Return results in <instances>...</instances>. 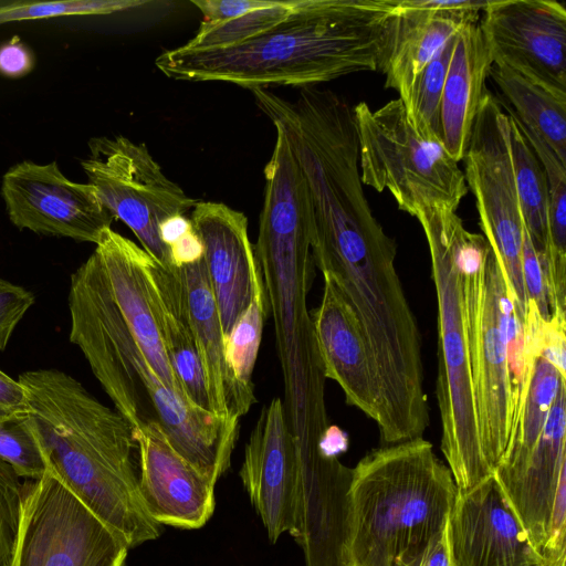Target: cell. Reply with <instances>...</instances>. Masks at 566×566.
<instances>
[{
	"label": "cell",
	"instance_id": "cell-31",
	"mask_svg": "<svg viewBox=\"0 0 566 566\" xmlns=\"http://www.w3.org/2000/svg\"><path fill=\"white\" fill-rule=\"evenodd\" d=\"M0 461L19 478L41 479L48 471L36 428L30 413L0 421Z\"/></svg>",
	"mask_w": 566,
	"mask_h": 566
},
{
	"label": "cell",
	"instance_id": "cell-9",
	"mask_svg": "<svg viewBox=\"0 0 566 566\" xmlns=\"http://www.w3.org/2000/svg\"><path fill=\"white\" fill-rule=\"evenodd\" d=\"M462 160L483 237L496 255L507 297L524 324L528 306L522 268L525 227L511 159L509 117L488 90Z\"/></svg>",
	"mask_w": 566,
	"mask_h": 566
},
{
	"label": "cell",
	"instance_id": "cell-38",
	"mask_svg": "<svg viewBox=\"0 0 566 566\" xmlns=\"http://www.w3.org/2000/svg\"><path fill=\"white\" fill-rule=\"evenodd\" d=\"M30 412L24 386L0 370V421Z\"/></svg>",
	"mask_w": 566,
	"mask_h": 566
},
{
	"label": "cell",
	"instance_id": "cell-30",
	"mask_svg": "<svg viewBox=\"0 0 566 566\" xmlns=\"http://www.w3.org/2000/svg\"><path fill=\"white\" fill-rule=\"evenodd\" d=\"M268 304L264 285L237 319L226 337V357L235 378L245 387L254 388L252 374L258 358Z\"/></svg>",
	"mask_w": 566,
	"mask_h": 566
},
{
	"label": "cell",
	"instance_id": "cell-1",
	"mask_svg": "<svg viewBox=\"0 0 566 566\" xmlns=\"http://www.w3.org/2000/svg\"><path fill=\"white\" fill-rule=\"evenodd\" d=\"M264 178L253 248L273 319L286 424L296 454L302 455L319 450L329 423L326 378L307 304L315 275L311 205L302 170L285 140L275 142Z\"/></svg>",
	"mask_w": 566,
	"mask_h": 566
},
{
	"label": "cell",
	"instance_id": "cell-4",
	"mask_svg": "<svg viewBox=\"0 0 566 566\" xmlns=\"http://www.w3.org/2000/svg\"><path fill=\"white\" fill-rule=\"evenodd\" d=\"M38 436L53 472L134 548L160 535L142 500L134 429L116 410L56 369L23 373Z\"/></svg>",
	"mask_w": 566,
	"mask_h": 566
},
{
	"label": "cell",
	"instance_id": "cell-39",
	"mask_svg": "<svg viewBox=\"0 0 566 566\" xmlns=\"http://www.w3.org/2000/svg\"><path fill=\"white\" fill-rule=\"evenodd\" d=\"M169 252L171 265L176 269L193 264L203 258V244L193 226L169 247Z\"/></svg>",
	"mask_w": 566,
	"mask_h": 566
},
{
	"label": "cell",
	"instance_id": "cell-15",
	"mask_svg": "<svg viewBox=\"0 0 566 566\" xmlns=\"http://www.w3.org/2000/svg\"><path fill=\"white\" fill-rule=\"evenodd\" d=\"M250 501L275 543L296 526L297 455L281 397L263 407L244 449L239 472Z\"/></svg>",
	"mask_w": 566,
	"mask_h": 566
},
{
	"label": "cell",
	"instance_id": "cell-29",
	"mask_svg": "<svg viewBox=\"0 0 566 566\" xmlns=\"http://www.w3.org/2000/svg\"><path fill=\"white\" fill-rule=\"evenodd\" d=\"M300 0H279L237 18L209 23L201 22L199 30L187 43L191 50H211L233 46L266 31L285 19L298 4Z\"/></svg>",
	"mask_w": 566,
	"mask_h": 566
},
{
	"label": "cell",
	"instance_id": "cell-26",
	"mask_svg": "<svg viewBox=\"0 0 566 566\" xmlns=\"http://www.w3.org/2000/svg\"><path fill=\"white\" fill-rule=\"evenodd\" d=\"M562 381L566 378L551 361L543 356L535 359L525 403L499 465L518 462L535 447Z\"/></svg>",
	"mask_w": 566,
	"mask_h": 566
},
{
	"label": "cell",
	"instance_id": "cell-5",
	"mask_svg": "<svg viewBox=\"0 0 566 566\" xmlns=\"http://www.w3.org/2000/svg\"><path fill=\"white\" fill-rule=\"evenodd\" d=\"M457 494L450 469L423 437L369 451L353 468L350 566H418Z\"/></svg>",
	"mask_w": 566,
	"mask_h": 566
},
{
	"label": "cell",
	"instance_id": "cell-2",
	"mask_svg": "<svg viewBox=\"0 0 566 566\" xmlns=\"http://www.w3.org/2000/svg\"><path fill=\"white\" fill-rule=\"evenodd\" d=\"M394 0H300L282 21L240 44L178 46L155 60L167 77L227 82L245 88L313 86L379 71Z\"/></svg>",
	"mask_w": 566,
	"mask_h": 566
},
{
	"label": "cell",
	"instance_id": "cell-17",
	"mask_svg": "<svg viewBox=\"0 0 566 566\" xmlns=\"http://www.w3.org/2000/svg\"><path fill=\"white\" fill-rule=\"evenodd\" d=\"M190 220L203 244V260L226 338L255 293L263 289L248 219L224 203L197 201Z\"/></svg>",
	"mask_w": 566,
	"mask_h": 566
},
{
	"label": "cell",
	"instance_id": "cell-16",
	"mask_svg": "<svg viewBox=\"0 0 566 566\" xmlns=\"http://www.w3.org/2000/svg\"><path fill=\"white\" fill-rule=\"evenodd\" d=\"M142 500L158 524L202 527L216 506V484L171 447L157 421L134 429Z\"/></svg>",
	"mask_w": 566,
	"mask_h": 566
},
{
	"label": "cell",
	"instance_id": "cell-25",
	"mask_svg": "<svg viewBox=\"0 0 566 566\" xmlns=\"http://www.w3.org/2000/svg\"><path fill=\"white\" fill-rule=\"evenodd\" d=\"M490 75L518 122L566 163V98L504 66H492Z\"/></svg>",
	"mask_w": 566,
	"mask_h": 566
},
{
	"label": "cell",
	"instance_id": "cell-33",
	"mask_svg": "<svg viewBox=\"0 0 566 566\" xmlns=\"http://www.w3.org/2000/svg\"><path fill=\"white\" fill-rule=\"evenodd\" d=\"M0 461V566H9L18 530L24 482Z\"/></svg>",
	"mask_w": 566,
	"mask_h": 566
},
{
	"label": "cell",
	"instance_id": "cell-37",
	"mask_svg": "<svg viewBox=\"0 0 566 566\" xmlns=\"http://www.w3.org/2000/svg\"><path fill=\"white\" fill-rule=\"evenodd\" d=\"M34 62L32 51L18 36L0 45V74L4 76H24L32 71Z\"/></svg>",
	"mask_w": 566,
	"mask_h": 566
},
{
	"label": "cell",
	"instance_id": "cell-10",
	"mask_svg": "<svg viewBox=\"0 0 566 566\" xmlns=\"http://www.w3.org/2000/svg\"><path fill=\"white\" fill-rule=\"evenodd\" d=\"M128 549L50 470L24 482L9 566H125Z\"/></svg>",
	"mask_w": 566,
	"mask_h": 566
},
{
	"label": "cell",
	"instance_id": "cell-18",
	"mask_svg": "<svg viewBox=\"0 0 566 566\" xmlns=\"http://www.w3.org/2000/svg\"><path fill=\"white\" fill-rule=\"evenodd\" d=\"M323 279L322 300L312 318L325 378L337 382L349 406L376 421L379 391L360 324L335 282L326 274Z\"/></svg>",
	"mask_w": 566,
	"mask_h": 566
},
{
	"label": "cell",
	"instance_id": "cell-36",
	"mask_svg": "<svg viewBox=\"0 0 566 566\" xmlns=\"http://www.w3.org/2000/svg\"><path fill=\"white\" fill-rule=\"evenodd\" d=\"M273 0H191L201 12L202 22L216 23L227 21L248 12L265 8Z\"/></svg>",
	"mask_w": 566,
	"mask_h": 566
},
{
	"label": "cell",
	"instance_id": "cell-13",
	"mask_svg": "<svg viewBox=\"0 0 566 566\" xmlns=\"http://www.w3.org/2000/svg\"><path fill=\"white\" fill-rule=\"evenodd\" d=\"M1 195L19 229L97 244L115 219L91 184L67 179L55 161H21L3 175Z\"/></svg>",
	"mask_w": 566,
	"mask_h": 566
},
{
	"label": "cell",
	"instance_id": "cell-8",
	"mask_svg": "<svg viewBox=\"0 0 566 566\" xmlns=\"http://www.w3.org/2000/svg\"><path fill=\"white\" fill-rule=\"evenodd\" d=\"M463 287L480 441L493 474L511 434L509 318L513 306L496 255L483 234L471 232Z\"/></svg>",
	"mask_w": 566,
	"mask_h": 566
},
{
	"label": "cell",
	"instance_id": "cell-43",
	"mask_svg": "<svg viewBox=\"0 0 566 566\" xmlns=\"http://www.w3.org/2000/svg\"><path fill=\"white\" fill-rule=\"evenodd\" d=\"M559 566H566V564H562V565H559Z\"/></svg>",
	"mask_w": 566,
	"mask_h": 566
},
{
	"label": "cell",
	"instance_id": "cell-42",
	"mask_svg": "<svg viewBox=\"0 0 566 566\" xmlns=\"http://www.w3.org/2000/svg\"><path fill=\"white\" fill-rule=\"evenodd\" d=\"M319 449L328 457H336L347 449V436L336 426H331L319 441Z\"/></svg>",
	"mask_w": 566,
	"mask_h": 566
},
{
	"label": "cell",
	"instance_id": "cell-23",
	"mask_svg": "<svg viewBox=\"0 0 566 566\" xmlns=\"http://www.w3.org/2000/svg\"><path fill=\"white\" fill-rule=\"evenodd\" d=\"M492 66L479 22L465 24L454 39L440 104L441 143L458 163L463 159L470 144Z\"/></svg>",
	"mask_w": 566,
	"mask_h": 566
},
{
	"label": "cell",
	"instance_id": "cell-11",
	"mask_svg": "<svg viewBox=\"0 0 566 566\" xmlns=\"http://www.w3.org/2000/svg\"><path fill=\"white\" fill-rule=\"evenodd\" d=\"M88 147L81 166L105 208L153 259L172 268L159 227L174 216H186L197 201L164 174L145 144L116 135L93 138Z\"/></svg>",
	"mask_w": 566,
	"mask_h": 566
},
{
	"label": "cell",
	"instance_id": "cell-21",
	"mask_svg": "<svg viewBox=\"0 0 566 566\" xmlns=\"http://www.w3.org/2000/svg\"><path fill=\"white\" fill-rule=\"evenodd\" d=\"M379 71L385 86L395 90L406 106L416 77L437 52L465 24L479 22L478 13L426 9L411 0H394Z\"/></svg>",
	"mask_w": 566,
	"mask_h": 566
},
{
	"label": "cell",
	"instance_id": "cell-32",
	"mask_svg": "<svg viewBox=\"0 0 566 566\" xmlns=\"http://www.w3.org/2000/svg\"><path fill=\"white\" fill-rule=\"evenodd\" d=\"M149 3L145 0L11 1L0 4V24L66 15L109 14Z\"/></svg>",
	"mask_w": 566,
	"mask_h": 566
},
{
	"label": "cell",
	"instance_id": "cell-22",
	"mask_svg": "<svg viewBox=\"0 0 566 566\" xmlns=\"http://www.w3.org/2000/svg\"><path fill=\"white\" fill-rule=\"evenodd\" d=\"M145 271L154 316L170 367L187 400L211 412L187 297L177 269L161 265L147 253Z\"/></svg>",
	"mask_w": 566,
	"mask_h": 566
},
{
	"label": "cell",
	"instance_id": "cell-28",
	"mask_svg": "<svg viewBox=\"0 0 566 566\" xmlns=\"http://www.w3.org/2000/svg\"><path fill=\"white\" fill-rule=\"evenodd\" d=\"M516 120L547 178L549 261L556 272L563 273L566 271V163L541 137Z\"/></svg>",
	"mask_w": 566,
	"mask_h": 566
},
{
	"label": "cell",
	"instance_id": "cell-34",
	"mask_svg": "<svg viewBox=\"0 0 566 566\" xmlns=\"http://www.w3.org/2000/svg\"><path fill=\"white\" fill-rule=\"evenodd\" d=\"M33 303L31 292L0 279V352L7 347L15 326Z\"/></svg>",
	"mask_w": 566,
	"mask_h": 566
},
{
	"label": "cell",
	"instance_id": "cell-41",
	"mask_svg": "<svg viewBox=\"0 0 566 566\" xmlns=\"http://www.w3.org/2000/svg\"><path fill=\"white\" fill-rule=\"evenodd\" d=\"M192 228L190 218L184 214L174 216L165 220L159 227L161 242L169 247Z\"/></svg>",
	"mask_w": 566,
	"mask_h": 566
},
{
	"label": "cell",
	"instance_id": "cell-35",
	"mask_svg": "<svg viewBox=\"0 0 566 566\" xmlns=\"http://www.w3.org/2000/svg\"><path fill=\"white\" fill-rule=\"evenodd\" d=\"M525 227V226H524ZM523 280L528 301H532L544 321L551 318L547 290L539 256L525 229L522 253Z\"/></svg>",
	"mask_w": 566,
	"mask_h": 566
},
{
	"label": "cell",
	"instance_id": "cell-7",
	"mask_svg": "<svg viewBox=\"0 0 566 566\" xmlns=\"http://www.w3.org/2000/svg\"><path fill=\"white\" fill-rule=\"evenodd\" d=\"M353 111L363 185L388 190L412 217L427 208L458 210L469 190L463 170L441 143L417 133L399 98L377 109L359 102Z\"/></svg>",
	"mask_w": 566,
	"mask_h": 566
},
{
	"label": "cell",
	"instance_id": "cell-3",
	"mask_svg": "<svg viewBox=\"0 0 566 566\" xmlns=\"http://www.w3.org/2000/svg\"><path fill=\"white\" fill-rule=\"evenodd\" d=\"M69 308L70 340L115 409L133 429L157 421L176 452L218 482L230 468L240 422L192 406L163 382L116 306L95 251L71 277Z\"/></svg>",
	"mask_w": 566,
	"mask_h": 566
},
{
	"label": "cell",
	"instance_id": "cell-19",
	"mask_svg": "<svg viewBox=\"0 0 566 566\" xmlns=\"http://www.w3.org/2000/svg\"><path fill=\"white\" fill-rule=\"evenodd\" d=\"M94 251L135 342L163 382L187 400L168 361L154 316L145 271L147 252L112 228L104 232Z\"/></svg>",
	"mask_w": 566,
	"mask_h": 566
},
{
	"label": "cell",
	"instance_id": "cell-6",
	"mask_svg": "<svg viewBox=\"0 0 566 566\" xmlns=\"http://www.w3.org/2000/svg\"><path fill=\"white\" fill-rule=\"evenodd\" d=\"M415 218L427 240L437 298L441 451L458 493H464L493 475L480 441L465 315L463 269L471 232L451 209L427 208Z\"/></svg>",
	"mask_w": 566,
	"mask_h": 566
},
{
	"label": "cell",
	"instance_id": "cell-40",
	"mask_svg": "<svg viewBox=\"0 0 566 566\" xmlns=\"http://www.w3.org/2000/svg\"><path fill=\"white\" fill-rule=\"evenodd\" d=\"M418 566H453L450 554L447 526L424 553Z\"/></svg>",
	"mask_w": 566,
	"mask_h": 566
},
{
	"label": "cell",
	"instance_id": "cell-24",
	"mask_svg": "<svg viewBox=\"0 0 566 566\" xmlns=\"http://www.w3.org/2000/svg\"><path fill=\"white\" fill-rule=\"evenodd\" d=\"M501 105L506 109L509 117L511 159L524 226L539 256L545 283H547L549 276L547 178L515 116L506 104L501 103Z\"/></svg>",
	"mask_w": 566,
	"mask_h": 566
},
{
	"label": "cell",
	"instance_id": "cell-12",
	"mask_svg": "<svg viewBox=\"0 0 566 566\" xmlns=\"http://www.w3.org/2000/svg\"><path fill=\"white\" fill-rule=\"evenodd\" d=\"M480 29L493 64L566 98V8L555 0H489Z\"/></svg>",
	"mask_w": 566,
	"mask_h": 566
},
{
	"label": "cell",
	"instance_id": "cell-27",
	"mask_svg": "<svg viewBox=\"0 0 566 566\" xmlns=\"http://www.w3.org/2000/svg\"><path fill=\"white\" fill-rule=\"evenodd\" d=\"M455 35L437 52L416 77L409 102L405 106L409 122L427 140L441 143L440 104Z\"/></svg>",
	"mask_w": 566,
	"mask_h": 566
},
{
	"label": "cell",
	"instance_id": "cell-14",
	"mask_svg": "<svg viewBox=\"0 0 566 566\" xmlns=\"http://www.w3.org/2000/svg\"><path fill=\"white\" fill-rule=\"evenodd\" d=\"M447 535L453 566H546L494 475L457 494Z\"/></svg>",
	"mask_w": 566,
	"mask_h": 566
},
{
	"label": "cell",
	"instance_id": "cell-20",
	"mask_svg": "<svg viewBox=\"0 0 566 566\" xmlns=\"http://www.w3.org/2000/svg\"><path fill=\"white\" fill-rule=\"evenodd\" d=\"M177 272L187 297L211 412L240 422L256 401L254 388L242 385L228 365L226 338L205 260L179 268Z\"/></svg>",
	"mask_w": 566,
	"mask_h": 566
}]
</instances>
